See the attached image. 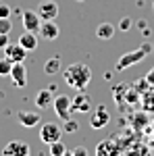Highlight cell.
<instances>
[{
	"label": "cell",
	"mask_w": 154,
	"mask_h": 156,
	"mask_svg": "<svg viewBox=\"0 0 154 156\" xmlns=\"http://www.w3.org/2000/svg\"><path fill=\"white\" fill-rule=\"evenodd\" d=\"M63 77H65V83L69 87H73L75 92H81L92 81V69L85 62H73L63 71Z\"/></svg>",
	"instance_id": "obj_1"
},
{
	"label": "cell",
	"mask_w": 154,
	"mask_h": 156,
	"mask_svg": "<svg viewBox=\"0 0 154 156\" xmlns=\"http://www.w3.org/2000/svg\"><path fill=\"white\" fill-rule=\"evenodd\" d=\"M150 50H152V46L150 44H142L140 48L135 50H129V52H125L121 58L115 62V71H125V69H129L131 65H138V62H142L148 54H150Z\"/></svg>",
	"instance_id": "obj_2"
},
{
	"label": "cell",
	"mask_w": 154,
	"mask_h": 156,
	"mask_svg": "<svg viewBox=\"0 0 154 156\" xmlns=\"http://www.w3.org/2000/svg\"><path fill=\"white\" fill-rule=\"evenodd\" d=\"M60 137H63V127L56 125V123H44L42 127H40V140L44 142V144H54V142H59Z\"/></svg>",
	"instance_id": "obj_3"
},
{
	"label": "cell",
	"mask_w": 154,
	"mask_h": 156,
	"mask_svg": "<svg viewBox=\"0 0 154 156\" xmlns=\"http://www.w3.org/2000/svg\"><path fill=\"white\" fill-rule=\"evenodd\" d=\"M52 108L56 112V117L60 121L71 119V98L60 94V96H54V102H52Z\"/></svg>",
	"instance_id": "obj_4"
},
{
	"label": "cell",
	"mask_w": 154,
	"mask_h": 156,
	"mask_svg": "<svg viewBox=\"0 0 154 156\" xmlns=\"http://www.w3.org/2000/svg\"><path fill=\"white\" fill-rule=\"evenodd\" d=\"M17 123L25 129H34L36 125L42 123V115L38 110H19L17 112Z\"/></svg>",
	"instance_id": "obj_5"
},
{
	"label": "cell",
	"mask_w": 154,
	"mask_h": 156,
	"mask_svg": "<svg viewBox=\"0 0 154 156\" xmlns=\"http://www.w3.org/2000/svg\"><path fill=\"white\" fill-rule=\"evenodd\" d=\"M38 15L42 17V21H54L59 17V4L54 0H42L38 4Z\"/></svg>",
	"instance_id": "obj_6"
},
{
	"label": "cell",
	"mask_w": 154,
	"mask_h": 156,
	"mask_svg": "<svg viewBox=\"0 0 154 156\" xmlns=\"http://www.w3.org/2000/svg\"><path fill=\"white\" fill-rule=\"evenodd\" d=\"M2 156H31V152H29V146L25 144V142L13 140V142H9V144L4 146Z\"/></svg>",
	"instance_id": "obj_7"
},
{
	"label": "cell",
	"mask_w": 154,
	"mask_h": 156,
	"mask_svg": "<svg viewBox=\"0 0 154 156\" xmlns=\"http://www.w3.org/2000/svg\"><path fill=\"white\" fill-rule=\"evenodd\" d=\"M21 19H23L25 31H34V34L40 31V27H42V17L38 15V11H23L21 12Z\"/></svg>",
	"instance_id": "obj_8"
},
{
	"label": "cell",
	"mask_w": 154,
	"mask_h": 156,
	"mask_svg": "<svg viewBox=\"0 0 154 156\" xmlns=\"http://www.w3.org/2000/svg\"><path fill=\"white\" fill-rule=\"evenodd\" d=\"M88 110H92V100L85 94V90H81L75 98H71V112L83 115V112H88Z\"/></svg>",
	"instance_id": "obj_9"
},
{
	"label": "cell",
	"mask_w": 154,
	"mask_h": 156,
	"mask_svg": "<svg viewBox=\"0 0 154 156\" xmlns=\"http://www.w3.org/2000/svg\"><path fill=\"white\" fill-rule=\"evenodd\" d=\"M108 121H110V112L106 110V106H100L94 110V115H92V119H90V125H92V129H104L108 125Z\"/></svg>",
	"instance_id": "obj_10"
},
{
	"label": "cell",
	"mask_w": 154,
	"mask_h": 156,
	"mask_svg": "<svg viewBox=\"0 0 154 156\" xmlns=\"http://www.w3.org/2000/svg\"><path fill=\"white\" fill-rule=\"evenodd\" d=\"M11 81L15 87H25L27 85V69L23 62H15L11 71Z\"/></svg>",
	"instance_id": "obj_11"
},
{
	"label": "cell",
	"mask_w": 154,
	"mask_h": 156,
	"mask_svg": "<svg viewBox=\"0 0 154 156\" xmlns=\"http://www.w3.org/2000/svg\"><path fill=\"white\" fill-rule=\"evenodd\" d=\"M96 156H121V148L115 140H102L96 146Z\"/></svg>",
	"instance_id": "obj_12"
},
{
	"label": "cell",
	"mask_w": 154,
	"mask_h": 156,
	"mask_svg": "<svg viewBox=\"0 0 154 156\" xmlns=\"http://www.w3.org/2000/svg\"><path fill=\"white\" fill-rule=\"evenodd\" d=\"M4 56H9L13 62H23L27 58V50L17 42V44H6L4 46Z\"/></svg>",
	"instance_id": "obj_13"
},
{
	"label": "cell",
	"mask_w": 154,
	"mask_h": 156,
	"mask_svg": "<svg viewBox=\"0 0 154 156\" xmlns=\"http://www.w3.org/2000/svg\"><path fill=\"white\" fill-rule=\"evenodd\" d=\"M40 37H44V40H56L60 34V29H59V25H56V21H42V27H40Z\"/></svg>",
	"instance_id": "obj_14"
},
{
	"label": "cell",
	"mask_w": 154,
	"mask_h": 156,
	"mask_svg": "<svg viewBox=\"0 0 154 156\" xmlns=\"http://www.w3.org/2000/svg\"><path fill=\"white\" fill-rule=\"evenodd\" d=\"M54 92L50 90V87H44V90H40L36 94V106L38 108H48L52 106V102H54V96H52Z\"/></svg>",
	"instance_id": "obj_15"
},
{
	"label": "cell",
	"mask_w": 154,
	"mask_h": 156,
	"mask_svg": "<svg viewBox=\"0 0 154 156\" xmlns=\"http://www.w3.org/2000/svg\"><path fill=\"white\" fill-rule=\"evenodd\" d=\"M19 44H21L27 52H34V50L38 48V36L34 31H25V34H21V37H19Z\"/></svg>",
	"instance_id": "obj_16"
},
{
	"label": "cell",
	"mask_w": 154,
	"mask_h": 156,
	"mask_svg": "<svg viewBox=\"0 0 154 156\" xmlns=\"http://www.w3.org/2000/svg\"><path fill=\"white\" fill-rule=\"evenodd\" d=\"M115 31H117V25H113V23H100L96 27V36L100 40H110L115 36Z\"/></svg>",
	"instance_id": "obj_17"
},
{
	"label": "cell",
	"mask_w": 154,
	"mask_h": 156,
	"mask_svg": "<svg viewBox=\"0 0 154 156\" xmlns=\"http://www.w3.org/2000/svg\"><path fill=\"white\" fill-rule=\"evenodd\" d=\"M59 71H60V58H59V56L48 58L46 65H44V73H46L48 77H52V75H56Z\"/></svg>",
	"instance_id": "obj_18"
},
{
	"label": "cell",
	"mask_w": 154,
	"mask_h": 156,
	"mask_svg": "<svg viewBox=\"0 0 154 156\" xmlns=\"http://www.w3.org/2000/svg\"><path fill=\"white\" fill-rule=\"evenodd\" d=\"M125 156H150V148L146 144H133L125 152Z\"/></svg>",
	"instance_id": "obj_19"
},
{
	"label": "cell",
	"mask_w": 154,
	"mask_h": 156,
	"mask_svg": "<svg viewBox=\"0 0 154 156\" xmlns=\"http://www.w3.org/2000/svg\"><path fill=\"white\" fill-rule=\"evenodd\" d=\"M13 62L9 56H4V58H0V77H11V71H13Z\"/></svg>",
	"instance_id": "obj_20"
},
{
	"label": "cell",
	"mask_w": 154,
	"mask_h": 156,
	"mask_svg": "<svg viewBox=\"0 0 154 156\" xmlns=\"http://www.w3.org/2000/svg\"><path fill=\"white\" fill-rule=\"evenodd\" d=\"M48 148H50V156H63L65 152H67V146L63 144L60 140H59V142H54V144H50Z\"/></svg>",
	"instance_id": "obj_21"
},
{
	"label": "cell",
	"mask_w": 154,
	"mask_h": 156,
	"mask_svg": "<svg viewBox=\"0 0 154 156\" xmlns=\"http://www.w3.org/2000/svg\"><path fill=\"white\" fill-rule=\"evenodd\" d=\"M131 27H133V19L131 17H123L117 25V29H121V31H129Z\"/></svg>",
	"instance_id": "obj_22"
},
{
	"label": "cell",
	"mask_w": 154,
	"mask_h": 156,
	"mask_svg": "<svg viewBox=\"0 0 154 156\" xmlns=\"http://www.w3.org/2000/svg\"><path fill=\"white\" fill-rule=\"evenodd\" d=\"M77 129H79V123H77V121H73V119H67V121H65V127H63V131L75 133Z\"/></svg>",
	"instance_id": "obj_23"
},
{
	"label": "cell",
	"mask_w": 154,
	"mask_h": 156,
	"mask_svg": "<svg viewBox=\"0 0 154 156\" xmlns=\"http://www.w3.org/2000/svg\"><path fill=\"white\" fill-rule=\"evenodd\" d=\"M11 29H13V23L9 17L0 19V34H11Z\"/></svg>",
	"instance_id": "obj_24"
},
{
	"label": "cell",
	"mask_w": 154,
	"mask_h": 156,
	"mask_svg": "<svg viewBox=\"0 0 154 156\" xmlns=\"http://www.w3.org/2000/svg\"><path fill=\"white\" fill-rule=\"evenodd\" d=\"M13 9L11 6H6V4H0V19H4V17H11Z\"/></svg>",
	"instance_id": "obj_25"
},
{
	"label": "cell",
	"mask_w": 154,
	"mask_h": 156,
	"mask_svg": "<svg viewBox=\"0 0 154 156\" xmlns=\"http://www.w3.org/2000/svg\"><path fill=\"white\" fill-rule=\"evenodd\" d=\"M71 154L73 156H88V150H85L83 146H77V148H73V150H71Z\"/></svg>",
	"instance_id": "obj_26"
},
{
	"label": "cell",
	"mask_w": 154,
	"mask_h": 156,
	"mask_svg": "<svg viewBox=\"0 0 154 156\" xmlns=\"http://www.w3.org/2000/svg\"><path fill=\"white\" fill-rule=\"evenodd\" d=\"M6 44H11L9 42V34H0V48H4Z\"/></svg>",
	"instance_id": "obj_27"
},
{
	"label": "cell",
	"mask_w": 154,
	"mask_h": 156,
	"mask_svg": "<svg viewBox=\"0 0 154 156\" xmlns=\"http://www.w3.org/2000/svg\"><path fill=\"white\" fill-rule=\"evenodd\" d=\"M146 81H148L150 85H154V69H152V71H148V75H146Z\"/></svg>",
	"instance_id": "obj_28"
},
{
	"label": "cell",
	"mask_w": 154,
	"mask_h": 156,
	"mask_svg": "<svg viewBox=\"0 0 154 156\" xmlns=\"http://www.w3.org/2000/svg\"><path fill=\"white\" fill-rule=\"evenodd\" d=\"M63 156H73V154H71V150H67V152H65Z\"/></svg>",
	"instance_id": "obj_29"
},
{
	"label": "cell",
	"mask_w": 154,
	"mask_h": 156,
	"mask_svg": "<svg viewBox=\"0 0 154 156\" xmlns=\"http://www.w3.org/2000/svg\"><path fill=\"white\" fill-rule=\"evenodd\" d=\"M75 2H83V0H75Z\"/></svg>",
	"instance_id": "obj_30"
}]
</instances>
